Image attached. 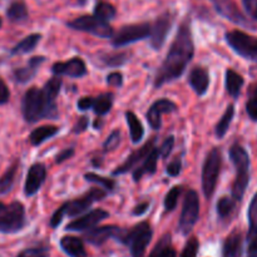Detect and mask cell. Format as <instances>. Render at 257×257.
<instances>
[{"instance_id": "cell-7", "label": "cell", "mask_w": 257, "mask_h": 257, "mask_svg": "<svg viewBox=\"0 0 257 257\" xmlns=\"http://www.w3.org/2000/svg\"><path fill=\"white\" fill-rule=\"evenodd\" d=\"M221 152L218 148H213L207 155L202 170V190L206 198H210L215 192L217 178L221 171Z\"/></svg>"}, {"instance_id": "cell-37", "label": "cell", "mask_w": 257, "mask_h": 257, "mask_svg": "<svg viewBox=\"0 0 257 257\" xmlns=\"http://www.w3.org/2000/svg\"><path fill=\"white\" fill-rule=\"evenodd\" d=\"M246 110L252 120H257V83L251 88L250 97L246 103Z\"/></svg>"}, {"instance_id": "cell-4", "label": "cell", "mask_w": 257, "mask_h": 257, "mask_svg": "<svg viewBox=\"0 0 257 257\" xmlns=\"http://www.w3.org/2000/svg\"><path fill=\"white\" fill-rule=\"evenodd\" d=\"M230 158L236 167V178L232 185V197L235 201H241L247 188L248 180H250V175H248L250 158L245 148L241 147L240 145L231 147Z\"/></svg>"}, {"instance_id": "cell-38", "label": "cell", "mask_w": 257, "mask_h": 257, "mask_svg": "<svg viewBox=\"0 0 257 257\" xmlns=\"http://www.w3.org/2000/svg\"><path fill=\"white\" fill-rule=\"evenodd\" d=\"M181 190H182V188H181L180 186H175L172 190H170V192L167 193V196H166V198H165L166 210L167 211L175 210L176 206H177V202H178V197H180V195H181Z\"/></svg>"}, {"instance_id": "cell-54", "label": "cell", "mask_w": 257, "mask_h": 257, "mask_svg": "<svg viewBox=\"0 0 257 257\" xmlns=\"http://www.w3.org/2000/svg\"><path fill=\"white\" fill-rule=\"evenodd\" d=\"M2 24H3V20H2V18H0V28H2Z\"/></svg>"}, {"instance_id": "cell-11", "label": "cell", "mask_w": 257, "mask_h": 257, "mask_svg": "<svg viewBox=\"0 0 257 257\" xmlns=\"http://www.w3.org/2000/svg\"><path fill=\"white\" fill-rule=\"evenodd\" d=\"M151 30H152V25L150 23L125 25L113 37L112 43L114 47H124L131 43L151 37Z\"/></svg>"}, {"instance_id": "cell-49", "label": "cell", "mask_w": 257, "mask_h": 257, "mask_svg": "<svg viewBox=\"0 0 257 257\" xmlns=\"http://www.w3.org/2000/svg\"><path fill=\"white\" fill-rule=\"evenodd\" d=\"M88 128V118L87 117H80L78 119V122L75 123L74 128H73V132L74 133H82L84 132Z\"/></svg>"}, {"instance_id": "cell-34", "label": "cell", "mask_w": 257, "mask_h": 257, "mask_svg": "<svg viewBox=\"0 0 257 257\" xmlns=\"http://www.w3.org/2000/svg\"><path fill=\"white\" fill-rule=\"evenodd\" d=\"M117 12H115V8L112 4L105 2H99L94 8V17H97L98 19L103 20V22L107 23L108 20H112L115 17Z\"/></svg>"}, {"instance_id": "cell-43", "label": "cell", "mask_w": 257, "mask_h": 257, "mask_svg": "<svg viewBox=\"0 0 257 257\" xmlns=\"http://www.w3.org/2000/svg\"><path fill=\"white\" fill-rule=\"evenodd\" d=\"M119 143H120V132L119 131H113V132L109 135V137H108V140L105 141L103 147H104L105 152H108V151H114L115 148L119 146Z\"/></svg>"}, {"instance_id": "cell-45", "label": "cell", "mask_w": 257, "mask_h": 257, "mask_svg": "<svg viewBox=\"0 0 257 257\" xmlns=\"http://www.w3.org/2000/svg\"><path fill=\"white\" fill-rule=\"evenodd\" d=\"M181 168H182V161H181V158L177 157L167 166V173L172 177H176V176L180 175Z\"/></svg>"}, {"instance_id": "cell-52", "label": "cell", "mask_w": 257, "mask_h": 257, "mask_svg": "<svg viewBox=\"0 0 257 257\" xmlns=\"http://www.w3.org/2000/svg\"><path fill=\"white\" fill-rule=\"evenodd\" d=\"M148 207H150V202H142V203H140V205L136 206L135 210H133V215H136V216L143 215V213H145L146 211L148 210Z\"/></svg>"}, {"instance_id": "cell-3", "label": "cell", "mask_w": 257, "mask_h": 257, "mask_svg": "<svg viewBox=\"0 0 257 257\" xmlns=\"http://www.w3.org/2000/svg\"><path fill=\"white\" fill-rule=\"evenodd\" d=\"M107 192L100 188H92L89 192H87L85 195H83L82 197L75 198V200L70 201V202L64 203L62 207L58 208L55 211L54 215L52 216V220H50V226L53 228L58 227L59 223L62 222L64 216H69V217H73V216H77L79 213H83L85 210L90 207L94 202L102 200V198L105 197Z\"/></svg>"}, {"instance_id": "cell-5", "label": "cell", "mask_w": 257, "mask_h": 257, "mask_svg": "<svg viewBox=\"0 0 257 257\" xmlns=\"http://www.w3.org/2000/svg\"><path fill=\"white\" fill-rule=\"evenodd\" d=\"M25 225V208L18 201L5 205L0 202V232L14 233Z\"/></svg>"}, {"instance_id": "cell-32", "label": "cell", "mask_w": 257, "mask_h": 257, "mask_svg": "<svg viewBox=\"0 0 257 257\" xmlns=\"http://www.w3.org/2000/svg\"><path fill=\"white\" fill-rule=\"evenodd\" d=\"M113 105V94L112 93H104L100 94L99 97L94 98L93 102V109L97 114L104 115L110 110Z\"/></svg>"}, {"instance_id": "cell-42", "label": "cell", "mask_w": 257, "mask_h": 257, "mask_svg": "<svg viewBox=\"0 0 257 257\" xmlns=\"http://www.w3.org/2000/svg\"><path fill=\"white\" fill-rule=\"evenodd\" d=\"M198 251V241L196 237H191L186 243L181 257H196Z\"/></svg>"}, {"instance_id": "cell-20", "label": "cell", "mask_w": 257, "mask_h": 257, "mask_svg": "<svg viewBox=\"0 0 257 257\" xmlns=\"http://www.w3.org/2000/svg\"><path fill=\"white\" fill-rule=\"evenodd\" d=\"M44 60V57H33L30 58L29 62H28V64L25 67L14 69L13 77H14L15 82L24 84V83H28L29 80H32V78L37 74L38 69H39V67L42 65V63Z\"/></svg>"}, {"instance_id": "cell-53", "label": "cell", "mask_w": 257, "mask_h": 257, "mask_svg": "<svg viewBox=\"0 0 257 257\" xmlns=\"http://www.w3.org/2000/svg\"><path fill=\"white\" fill-rule=\"evenodd\" d=\"M78 2H79L80 5H84L87 3V0H78Z\"/></svg>"}, {"instance_id": "cell-51", "label": "cell", "mask_w": 257, "mask_h": 257, "mask_svg": "<svg viewBox=\"0 0 257 257\" xmlns=\"http://www.w3.org/2000/svg\"><path fill=\"white\" fill-rule=\"evenodd\" d=\"M73 155H74V150H73V148H67V150H64L63 152H60L59 155L57 156V160L55 161H57V163H62L64 162V161L69 160Z\"/></svg>"}, {"instance_id": "cell-18", "label": "cell", "mask_w": 257, "mask_h": 257, "mask_svg": "<svg viewBox=\"0 0 257 257\" xmlns=\"http://www.w3.org/2000/svg\"><path fill=\"white\" fill-rule=\"evenodd\" d=\"M122 232L123 231L117 226H102V227L92 228L88 232H85L84 238L92 245L100 246L112 237H117L120 240L123 236Z\"/></svg>"}, {"instance_id": "cell-29", "label": "cell", "mask_w": 257, "mask_h": 257, "mask_svg": "<svg viewBox=\"0 0 257 257\" xmlns=\"http://www.w3.org/2000/svg\"><path fill=\"white\" fill-rule=\"evenodd\" d=\"M125 118H127V123L128 125H130L132 142L133 143L141 142L143 138V135H145V130H143V125L142 123H141V120L138 119L137 115L132 112L125 113Z\"/></svg>"}, {"instance_id": "cell-13", "label": "cell", "mask_w": 257, "mask_h": 257, "mask_svg": "<svg viewBox=\"0 0 257 257\" xmlns=\"http://www.w3.org/2000/svg\"><path fill=\"white\" fill-rule=\"evenodd\" d=\"M213 7L216 8L218 13L226 19L231 20V22L236 23V24L245 25V27H250V23L246 19L245 15L240 12L236 3L233 0H211Z\"/></svg>"}, {"instance_id": "cell-39", "label": "cell", "mask_w": 257, "mask_h": 257, "mask_svg": "<svg viewBox=\"0 0 257 257\" xmlns=\"http://www.w3.org/2000/svg\"><path fill=\"white\" fill-rule=\"evenodd\" d=\"M248 222H250V230L248 232L257 231V193L253 196L252 201L248 207Z\"/></svg>"}, {"instance_id": "cell-44", "label": "cell", "mask_w": 257, "mask_h": 257, "mask_svg": "<svg viewBox=\"0 0 257 257\" xmlns=\"http://www.w3.org/2000/svg\"><path fill=\"white\" fill-rule=\"evenodd\" d=\"M173 146H175V138L171 136V137H168L167 140L163 142V145L161 146L160 148V155L162 156L163 158H167L168 156L171 155V152H172L173 150Z\"/></svg>"}, {"instance_id": "cell-8", "label": "cell", "mask_w": 257, "mask_h": 257, "mask_svg": "<svg viewBox=\"0 0 257 257\" xmlns=\"http://www.w3.org/2000/svg\"><path fill=\"white\" fill-rule=\"evenodd\" d=\"M226 40L241 57L257 62V38L241 30H232L226 33Z\"/></svg>"}, {"instance_id": "cell-40", "label": "cell", "mask_w": 257, "mask_h": 257, "mask_svg": "<svg viewBox=\"0 0 257 257\" xmlns=\"http://www.w3.org/2000/svg\"><path fill=\"white\" fill-rule=\"evenodd\" d=\"M102 60H104L110 67H119V65L124 64L127 62V55L123 54V53H119V54H107L102 58Z\"/></svg>"}, {"instance_id": "cell-12", "label": "cell", "mask_w": 257, "mask_h": 257, "mask_svg": "<svg viewBox=\"0 0 257 257\" xmlns=\"http://www.w3.org/2000/svg\"><path fill=\"white\" fill-rule=\"evenodd\" d=\"M172 22L173 19L170 13H166V14L157 18L155 24L152 25V30H151V45H152L153 49L157 50L162 48L168 32L172 27Z\"/></svg>"}, {"instance_id": "cell-28", "label": "cell", "mask_w": 257, "mask_h": 257, "mask_svg": "<svg viewBox=\"0 0 257 257\" xmlns=\"http://www.w3.org/2000/svg\"><path fill=\"white\" fill-rule=\"evenodd\" d=\"M28 15H29L28 14V8L25 5V3L22 2V0L13 2L7 9L8 19L13 23L23 22V20L27 19Z\"/></svg>"}, {"instance_id": "cell-35", "label": "cell", "mask_w": 257, "mask_h": 257, "mask_svg": "<svg viewBox=\"0 0 257 257\" xmlns=\"http://www.w3.org/2000/svg\"><path fill=\"white\" fill-rule=\"evenodd\" d=\"M236 207V203L233 198L222 197L217 202V213L221 218H227L232 215L233 210Z\"/></svg>"}, {"instance_id": "cell-50", "label": "cell", "mask_w": 257, "mask_h": 257, "mask_svg": "<svg viewBox=\"0 0 257 257\" xmlns=\"http://www.w3.org/2000/svg\"><path fill=\"white\" fill-rule=\"evenodd\" d=\"M93 102H94V98L84 97L82 99H79V102H78V108L80 110H87L89 108H93Z\"/></svg>"}, {"instance_id": "cell-41", "label": "cell", "mask_w": 257, "mask_h": 257, "mask_svg": "<svg viewBox=\"0 0 257 257\" xmlns=\"http://www.w3.org/2000/svg\"><path fill=\"white\" fill-rule=\"evenodd\" d=\"M18 257H49V251L47 247H33L22 251Z\"/></svg>"}, {"instance_id": "cell-9", "label": "cell", "mask_w": 257, "mask_h": 257, "mask_svg": "<svg viewBox=\"0 0 257 257\" xmlns=\"http://www.w3.org/2000/svg\"><path fill=\"white\" fill-rule=\"evenodd\" d=\"M198 213H200V200L196 191L190 190L186 195L185 202H183L182 213H181L180 222H178V230L183 235H188L195 227L196 222L198 220Z\"/></svg>"}, {"instance_id": "cell-23", "label": "cell", "mask_w": 257, "mask_h": 257, "mask_svg": "<svg viewBox=\"0 0 257 257\" xmlns=\"http://www.w3.org/2000/svg\"><path fill=\"white\" fill-rule=\"evenodd\" d=\"M160 156V148H153V151L143 161L142 165L135 170V172H133V180L140 181L145 175H153L156 172V170H157V161Z\"/></svg>"}, {"instance_id": "cell-27", "label": "cell", "mask_w": 257, "mask_h": 257, "mask_svg": "<svg viewBox=\"0 0 257 257\" xmlns=\"http://www.w3.org/2000/svg\"><path fill=\"white\" fill-rule=\"evenodd\" d=\"M242 85L243 78L235 70L227 69V72H226V89H227L228 94L233 98H237L240 95Z\"/></svg>"}, {"instance_id": "cell-10", "label": "cell", "mask_w": 257, "mask_h": 257, "mask_svg": "<svg viewBox=\"0 0 257 257\" xmlns=\"http://www.w3.org/2000/svg\"><path fill=\"white\" fill-rule=\"evenodd\" d=\"M68 27L72 29L87 32L99 38H110L113 35V29L108 23L98 19L94 15H83L68 23Z\"/></svg>"}, {"instance_id": "cell-31", "label": "cell", "mask_w": 257, "mask_h": 257, "mask_svg": "<svg viewBox=\"0 0 257 257\" xmlns=\"http://www.w3.org/2000/svg\"><path fill=\"white\" fill-rule=\"evenodd\" d=\"M176 256H177V253H176V251L171 247L170 235L163 236L150 255V257H176Z\"/></svg>"}, {"instance_id": "cell-36", "label": "cell", "mask_w": 257, "mask_h": 257, "mask_svg": "<svg viewBox=\"0 0 257 257\" xmlns=\"http://www.w3.org/2000/svg\"><path fill=\"white\" fill-rule=\"evenodd\" d=\"M84 178L88 181V182L98 183L100 187H103L104 190H107V191H113V188H114V186H115L114 181L113 180L102 177V176L95 175V173H87V175L84 176Z\"/></svg>"}, {"instance_id": "cell-25", "label": "cell", "mask_w": 257, "mask_h": 257, "mask_svg": "<svg viewBox=\"0 0 257 257\" xmlns=\"http://www.w3.org/2000/svg\"><path fill=\"white\" fill-rule=\"evenodd\" d=\"M58 132H59V128L55 125H42L39 128H35L29 136L30 143L33 146H39L49 138L54 137Z\"/></svg>"}, {"instance_id": "cell-16", "label": "cell", "mask_w": 257, "mask_h": 257, "mask_svg": "<svg viewBox=\"0 0 257 257\" xmlns=\"http://www.w3.org/2000/svg\"><path fill=\"white\" fill-rule=\"evenodd\" d=\"M108 217L107 211L102 210V208H97V210L90 211L87 215L82 216L78 220L73 221L67 226L68 231H87L92 230L95 225L103 221L104 218Z\"/></svg>"}, {"instance_id": "cell-22", "label": "cell", "mask_w": 257, "mask_h": 257, "mask_svg": "<svg viewBox=\"0 0 257 257\" xmlns=\"http://www.w3.org/2000/svg\"><path fill=\"white\" fill-rule=\"evenodd\" d=\"M188 82L198 95H203L207 92L208 84H210V75H208L207 69L202 67L193 68L188 77Z\"/></svg>"}, {"instance_id": "cell-2", "label": "cell", "mask_w": 257, "mask_h": 257, "mask_svg": "<svg viewBox=\"0 0 257 257\" xmlns=\"http://www.w3.org/2000/svg\"><path fill=\"white\" fill-rule=\"evenodd\" d=\"M23 117L27 122L34 123L42 118L57 117L55 100L50 99L45 92L39 88H30L27 90L22 100Z\"/></svg>"}, {"instance_id": "cell-6", "label": "cell", "mask_w": 257, "mask_h": 257, "mask_svg": "<svg viewBox=\"0 0 257 257\" xmlns=\"http://www.w3.org/2000/svg\"><path fill=\"white\" fill-rule=\"evenodd\" d=\"M152 228L147 222H142L135 226L130 232L122 236L120 241L130 246L132 257H143L146 248L152 240Z\"/></svg>"}, {"instance_id": "cell-30", "label": "cell", "mask_w": 257, "mask_h": 257, "mask_svg": "<svg viewBox=\"0 0 257 257\" xmlns=\"http://www.w3.org/2000/svg\"><path fill=\"white\" fill-rule=\"evenodd\" d=\"M18 168H19V161H15L7 172L0 177V195H5L12 190L13 185H14L15 176H17Z\"/></svg>"}, {"instance_id": "cell-46", "label": "cell", "mask_w": 257, "mask_h": 257, "mask_svg": "<svg viewBox=\"0 0 257 257\" xmlns=\"http://www.w3.org/2000/svg\"><path fill=\"white\" fill-rule=\"evenodd\" d=\"M246 12L252 19L257 20V0H242Z\"/></svg>"}, {"instance_id": "cell-1", "label": "cell", "mask_w": 257, "mask_h": 257, "mask_svg": "<svg viewBox=\"0 0 257 257\" xmlns=\"http://www.w3.org/2000/svg\"><path fill=\"white\" fill-rule=\"evenodd\" d=\"M195 53L192 34L188 22H185L178 29L171 49L158 69L155 79V87L158 88L165 83L172 82L183 74Z\"/></svg>"}, {"instance_id": "cell-15", "label": "cell", "mask_w": 257, "mask_h": 257, "mask_svg": "<svg viewBox=\"0 0 257 257\" xmlns=\"http://www.w3.org/2000/svg\"><path fill=\"white\" fill-rule=\"evenodd\" d=\"M47 177V170L43 163H34L29 168L25 180L24 191L27 196H34L39 191Z\"/></svg>"}, {"instance_id": "cell-17", "label": "cell", "mask_w": 257, "mask_h": 257, "mask_svg": "<svg viewBox=\"0 0 257 257\" xmlns=\"http://www.w3.org/2000/svg\"><path fill=\"white\" fill-rule=\"evenodd\" d=\"M52 70L57 75H68L73 78H82L87 74V67L80 58H72L68 62L55 63Z\"/></svg>"}, {"instance_id": "cell-26", "label": "cell", "mask_w": 257, "mask_h": 257, "mask_svg": "<svg viewBox=\"0 0 257 257\" xmlns=\"http://www.w3.org/2000/svg\"><path fill=\"white\" fill-rule=\"evenodd\" d=\"M42 39V35L34 33V34H30L28 37H25L22 42L18 43L14 48L12 49L13 55H19V54H27L30 53L32 50L35 49V47L38 45V43Z\"/></svg>"}, {"instance_id": "cell-48", "label": "cell", "mask_w": 257, "mask_h": 257, "mask_svg": "<svg viewBox=\"0 0 257 257\" xmlns=\"http://www.w3.org/2000/svg\"><path fill=\"white\" fill-rule=\"evenodd\" d=\"M122 82H123V77L122 74L118 72L110 73V74L107 77V83L109 85H112V87H120V85H122Z\"/></svg>"}, {"instance_id": "cell-14", "label": "cell", "mask_w": 257, "mask_h": 257, "mask_svg": "<svg viewBox=\"0 0 257 257\" xmlns=\"http://www.w3.org/2000/svg\"><path fill=\"white\" fill-rule=\"evenodd\" d=\"M177 109V105L170 99H160L153 103L147 112V120L153 130H160L162 125V115L165 113L175 112Z\"/></svg>"}, {"instance_id": "cell-21", "label": "cell", "mask_w": 257, "mask_h": 257, "mask_svg": "<svg viewBox=\"0 0 257 257\" xmlns=\"http://www.w3.org/2000/svg\"><path fill=\"white\" fill-rule=\"evenodd\" d=\"M243 236L241 231L235 230L227 236L223 242L222 257H241L242 256Z\"/></svg>"}, {"instance_id": "cell-33", "label": "cell", "mask_w": 257, "mask_h": 257, "mask_svg": "<svg viewBox=\"0 0 257 257\" xmlns=\"http://www.w3.org/2000/svg\"><path fill=\"white\" fill-rule=\"evenodd\" d=\"M233 115H235V107L231 104L228 105L226 112L223 113V115L221 117L220 122H218L217 125H216V136H217L218 138H222L223 136L227 133L231 122H232L233 119Z\"/></svg>"}, {"instance_id": "cell-24", "label": "cell", "mask_w": 257, "mask_h": 257, "mask_svg": "<svg viewBox=\"0 0 257 257\" xmlns=\"http://www.w3.org/2000/svg\"><path fill=\"white\" fill-rule=\"evenodd\" d=\"M60 247L70 257H88L83 241L74 236H64L60 240Z\"/></svg>"}, {"instance_id": "cell-47", "label": "cell", "mask_w": 257, "mask_h": 257, "mask_svg": "<svg viewBox=\"0 0 257 257\" xmlns=\"http://www.w3.org/2000/svg\"><path fill=\"white\" fill-rule=\"evenodd\" d=\"M9 98H10L9 88H8V85L5 84L4 80L0 78V105L9 102Z\"/></svg>"}, {"instance_id": "cell-19", "label": "cell", "mask_w": 257, "mask_h": 257, "mask_svg": "<svg viewBox=\"0 0 257 257\" xmlns=\"http://www.w3.org/2000/svg\"><path fill=\"white\" fill-rule=\"evenodd\" d=\"M153 148H155V140L150 141V142L146 143L143 147H141L140 150L135 151V152H133L132 155H131L127 160H125V162L123 163V165H120L119 167H118L117 170L113 172V175L117 176V175H123V173H127L128 171L132 170L136 165H138L140 162L145 161L146 158H147V156L152 152Z\"/></svg>"}]
</instances>
